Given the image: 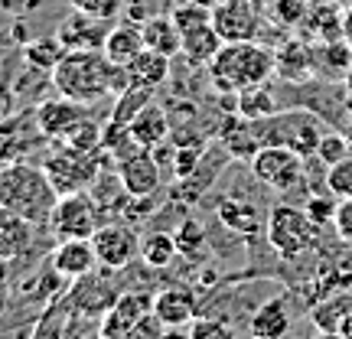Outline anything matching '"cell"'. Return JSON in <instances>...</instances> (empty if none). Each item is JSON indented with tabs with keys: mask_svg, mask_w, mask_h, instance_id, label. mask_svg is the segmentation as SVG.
Wrapping results in <instances>:
<instances>
[{
	"mask_svg": "<svg viewBox=\"0 0 352 339\" xmlns=\"http://www.w3.org/2000/svg\"><path fill=\"white\" fill-rule=\"evenodd\" d=\"M88 105H78V101L65 98V95H56L50 101H39L36 111H33V121H36V131L43 138L59 140L72 124H78L85 118Z\"/></svg>",
	"mask_w": 352,
	"mask_h": 339,
	"instance_id": "obj_14",
	"label": "cell"
},
{
	"mask_svg": "<svg viewBox=\"0 0 352 339\" xmlns=\"http://www.w3.org/2000/svg\"><path fill=\"white\" fill-rule=\"evenodd\" d=\"M336 206H340L336 196H333V199H327V196H310L303 209L310 212V219H314L316 226H333V219H336Z\"/></svg>",
	"mask_w": 352,
	"mask_h": 339,
	"instance_id": "obj_42",
	"label": "cell"
},
{
	"mask_svg": "<svg viewBox=\"0 0 352 339\" xmlns=\"http://www.w3.org/2000/svg\"><path fill=\"white\" fill-rule=\"evenodd\" d=\"M248 333L252 339H284L290 333V314H287V300L274 297V300H264L248 320Z\"/></svg>",
	"mask_w": 352,
	"mask_h": 339,
	"instance_id": "obj_24",
	"label": "cell"
},
{
	"mask_svg": "<svg viewBox=\"0 0 352 339\" xmlns=\"http://www.w3.org/2000/svg\"><path fill=\"white\" fill-rule=\"evenodd\" d=\"M258 134H261V144H280L297 151L300 157H316V147L327 131L310 111H277L258 121Z\"/></svg>",
	"mask_w": 352,
	"mask_h": 339,
	"instance_id": "obj_5",
	"label": "cell"
},
{
	"mask_svg": "<svg viewBox=\"0 0 352 339\" xmlns=\"http://www.w3.org/2000/svg\"><path fill=\"white\" fill-rule=\"evenodd\" d=\"M160 333H164V320L151 310V314H144L134 327L127 329L124 339H160Z\"/></svg>",
	"mask_w": 352,
	"mask_h": 339,
	"instance_id": "obj_43",
	"label": "cell"
},
{
	"mask_svg": "<svg viewBox=\"0 0 352 339\" xmlns=\"http://www.w3.org/2000/svg\"><path fill=\"white\" fill-rule=\"evenodd\" d=\"M65 46L59 36H43V39H33V43H26L23 46V59L30 69H36V72H52L56 65L63 63L65 56Z\"/></svg>",
	"mask_w": 352,
	"mask_h": 339,
	"instance_id": "obj_32",
	"label": "cell"
},
{
	"mask_svg": "<svg viewBox=\"0 0 352 339\" xmlns=\"http://www.w3.org/2000/svg\"><path fill=\"white\" fill-rule=\"evenodd\" d=\"M199 157H202V147L199 144H192V147H176L173 153V173L176 179H186V176L196 173V166H199Z\"/></svg>",
	"mask_w": 352,
	"mask_h": 339,
	"instance_id": "obj_41",
	"label": "cell"
},
{
	"mask_svg": "<svg viewBox=\"0 0 352 339\" xmlns=\"http://www.w3.org/2000/svg\"><path fill=\"white\" fill-rule=\"evenodd\" d=\"M264 235H267V245L274 248L284 261H297L303 254H310L320 245V235H323V226H316L310 212L300 209V206H287L280 202L267 212V222H264Z\"/></svg>",
	"mask_w": 352,
	"mask_h": 339,
	"instance_id": "obj_4",
	"label": "cell"
},
{
	"mask_svg": "<svg viewBox=\"0 0 352 339\" xmlns=\"http://www.w3.org/2000/svg\"><path fill=\"white\" fill-rule=\"evenodd\" d=\"M333 228H336V235H340L342 245H349L352 248V196L349 199H340V206H336V219H333Z\"/></svg>",
	"mask_w": 352,
	"mask_h": 339,
	"instance_id": "obj_44",
	"label": "cell"
},
{
	"mask_svg": "<svg viewBox=\"0 0 352 339\" xmlns=\"http://www.w3.org/2000/svg\"><path fill=\"white\" fill-rule=\"evenodd\" d=\"M43 170L50 176V183L56 186V193L65 196V193L91 189V183H98L101 164H98V153H78L56 144V151L43 160Z\"/></svg>",
	"mask_w": 352,
	"mask_h": 339,
	"instance_id": "obj_7",
	"label": "cell"
},
{
	"mask_svg": "<svg viewBox=\"0 0 352 339\" xmlns=\"http://www.w3.org/2000/svg\"><path fill=\"white\" fill-rule=\"evenodd\" d=\"M314 3H336V0H314Z\"/></svg>",
	"mask_w": 352,
	"mask_h": 339,
	"instance_id": "obj_53",
	"label": "cell"
},
{
	"mask_svg": "<svg viewBox=\"0 0 352 339\" xmlns=\"http://www.w3.org/2000/svg\"><path fill=\"white\" fill-rule=\"evenodd\" d=\"M219 140H222V147H226L232 157H239V160H252L254 153L261 151V134H258V121H248V118H241V114H232L219 124Z\"/></svg>",
	"mask_w": 352,
	"mask_h": 339,
	"instance_id": "obj_19",
	"label": "cell"
},
{
	"mask_svg": "<svg viewBox=\"0 0 352 339\" xmlns=\"http://www.w3.org/2000/svg\"><path fill=\"white\" fill-rule=\"evenodd\" d=\"M127 76H131L134 85H144L157 91L170 78V56H164V52H157V50H140L134 56V63L127 65Z\"/></svg>",
	"mask_w": 352,
	"mask_h": 339,
	"instance_id": "obj_27",
	"label": "cell"
},
{
	"mask_svg": "<svg viewBox=\"0 0 352 339\" xmlns=\"http://www.w3.org/2000/svg\"><path fill=\"white\" fill-rule=\"evenodd\" d=\"M153 101V88H144V85H131L124 91H118V105H114L111 118H108V124H118V127H127L134 118H138L147 105Z\"/></svg>",
	"mask_w": 352,
	"mask_h": 339,
	"instance_id": "obj_31",
	"label": "cell"
},
{
	"mask_svg": "<svg viewBox=\"0 0 352 339\" xmlns=\"http://www.w3.org/2000/svg\"><path fill=\"white\" fill-rule=\"evenodd\" d=\"M56 199H59V193L43 166L20 164V160L0 166V206L3 209L30 219L33 226H43V222H50Z\"/></svg>",
	"mask_w": 352,
	"mask_h": 339,
	"instance_id": "obj_3",
	"label": "cell"
},
{
	"mask_svg": "<svg viewBox=\"0 0 352 339\" xmlns=\"http://www.w3.org/2000/svg\"><path fill=\"white\" fill-rule=\"evenodd\" d=\"M13 108H16V95H13V85L0 76V127L13 118Z\"/></svg>",
	"mask_w": 352,
	"mask_h": 339,
	"instance_id": "obj_45",
	"label": "cell"
},
{
	"mask_svg": "<svg viewBox=\"0 0 352 339\" xmlns=\"http://www.w3.org/2000/svg\"><path fill=\"white\" fill-rule=\"evenodd\" d=\"M352 147H349V140H346V134H323V140H320V147H316V157H320V164L323 166H333V164H340L342 157H349Z\"/></svg>",
	"mask_w": 352,
	"mask_h": 339,
	"instance_id": "obj_39",
	"label": "cell"
},
{
	"mask_svg": "<svg viewBox=\"0 0 352 339\" xmlns=\"http://www.w3.org/2000/svg\"><path fill=\"white\" fill-rule=\"evenodd\" d=\"M7 261H0V314H3V300H7Z\"/></svg>",
	"mask_w": 352,
	"mask_h": 339,
	"instance_id": "obj_47",
	"label": "cell"
},
{
	"mask_svg": "<svg viewBox=\"0 0 352 339\" xmlns=\"http://www.w3.org/2000/svg\"><path fill=\"white\" fill-rule=\"evenodd\" d=\"M153 310V294L140 290V294H121L114 307L104 314V323H101V339H124V333L134 323H138L144 314Z\"/></svg>",
	"mask_w": 352,
	"mask_h": 339,
	"instance_id": "obj_18",
	"label": "cell"
},
{
	"mask_svg": "<svg viewBox=\"0 0 352 339\" xmlns=\"http://www.w3.org/2000/svg\"><path fill=\"white\" fill-rule=\"evenodd\" d=\"M170 17H173V23L179 26V33H189V30H196V26L212 23V7H202L196 0H176L173 7H170Z\"/></svg>",
	"mask_w": 352,
	"mask_h": 339,
	"instance_id": "obj_35",
	"label": "cell"
},
{
	"mask_svg": "<svg viewBox=\"0 0 352 339\" xmlns=\"http://www.w3.org/2000/svg\"><path fill=\"white\" fill-rule=\"evenodd\" d=\"M121 294H114L111 284H104L95 271L85 277H76V287L69 290V307H72V314L76 316H104L108 310L114 307Z\"/></svg>",
	"mask_w": 352,
	"mask_h": 339,
	"instance_id": "obj_15",
	"label": "cell"
},
{
	"mask_svg": "<svg viewBox=\"0 0 352 339\" xmlns=\"http://www.w3.org/2000/svg\"><path fill=\"white\" fill-rule=\"evenodd\" d=\"M314 339H342V336H340V333H323V329H316Z\"/></svg>",
	"mask_w": 352,
	"mask_h": 339,
	"instance_id": "obj_49",
	"label": "cell"
},
{
	"mask_svg": "<svg viewBox=\"0 0 352 339\" xmlns=\"http://www.w3.org/2000/svg\"><path fill=\"white\" fill-rule=\"evenodd\" d=\"M342 134H346V140H349V147H352V118H349V124H346V131H342Z\"/></svg>",
	"mask_w": 352,
	"mask_h": 339,
	"instance_id": "obj_50",
	"label": "cell"
},
{
	"mask_svg": "<svg viewBox=\"0 0 352 339\" xmlns=\"http://www.w3.org/2000/svg\"><path fill=\"white\" fill-rule=\"evenodd\" d=\"M153 314L164 320V327H189L199 316V300L189 287L170 284L153 294Z\"/></svg>",
	"mask_w": 352,
	"mask_h": 339,
	"instance_id": "obj_17",
	"label": "cell"
},
{
	"mask_svg": "<svg viewBox=\"0 0 352 339\" xmlns=\"http://www.w3.org/2000/svg\"><path fill=\"white\" fill-rule=\"evenodd\" d=\"M327 189L336 199H349L352 196V153L342 157L340 164L327 166Z\"/></svg>",
	"mask_w": 352,
	"mask_h": 339,
	"instance_id": "obj_36",
	"label": "cell"
},
{
	"mask_svg": "<svg viewBox=\"0 0 352 339\" xmlns=\"http://www.w3.org/2000/svg\"><path fill=\"white\" fill-rule=\"evenodd\" d=\"M352 316V294H333L327 300L310 307V320L323 333H340V327Z\"/></svg>",
	"mask_w": 352,
	"mask_h": 339,
	"instance_id": "obj_29",
	"label": "cell"
},
{
	"mask_svg": "<svg viewBox=\"0 0 352 339\" xmlns=\"http://www.w3.org/2000/svg\"><path fill=\"white\" fill-rule=\"evenodd\" d=\"M342 82H346V95H349V98H352V65H349V72L342 76Z\"/></svg>",
	"mask_w": 352,
	"mask_h": 339,
	"instance_id": "obj_48",
	"label": "cell"
},
{
	"mask_svg": "<svg viewBox=\"0 0 352 339\" xmlns=\"http://www.w3.org/2000/svg\"><path fill=\"white\" fill-rule=\"evenodd\" d=\"M65 339H76V336H72V327H69V333H65ZM88 339H95V336H88Z\"/></svg>",
	"mask_w": 352,
	"mask_h": 339,
	"instance_id": "obj_52",
	"label": "cell"
},
{
	"mask_svg": "<svg viewBox=\"0 0 352 339\" xmlns=\"http://www.w3.org/2000/svg\"><path fill=\"white\" fill-rule=\"evenodd\" d=\"M228 98L235 101V105H228V111L241 114V118H248V121H264V118H271V114L280 111L274 88L267 85V82H258V85L241 88V91L228 95Z\"/></svg>",
	"mask_w": 352,
	"mask_h": 339,
	"instance_id": "obj_23",
	"label": "cell"
},
{
	"mask_svg": "<svg viewBox=\"0 0 352 339\" xmlns=\"http://www.w3.org/2000/svg\"><path fill=\"white\" fill-rule=\"evenodd\" d=\"M127 134H131V140H134L138 147H144V151H160V144H166V138H170V118H166V111L160 105L151 101V105L127 124Z\"/></svg>",
	"mask_w": 352,
	"mask_h": 339,
	"instance_id": "obj_22",
	"label": "cell"
},
{
	"mask_svg": "<svg viewBox=\"0 0 352 339\" xmlns=\"http://www.w3.org/2000/svg\"><path fill=\"white\" fill-rule=\"evenodd\" d=\"M140 50H147V43H144V30H140V23H134V20L111 23L108 36H104V46H101V52H104L118 69H127Z\"/></svg>",
	"mask_w": 352,
	"mask_h": 339,
	"instance_id": "obj_21",
	"label": "cell"
},
{
	"mask_svg": "<svg viewBox=\"0 0 352 339\" xmlns=\"http://www.w3.org/2000/svg\"><path fill=\"white\" fill-rule=\"evenodd\" d=\"M114 78H118V65L101 50H69L63 63L50 72V82L59 95L88 108L111 95Z\"/></svg>",
	"mask_w": 352,
	"mask_h": 339,
	"instance_id": "obj_1",
	"label": "cell"
},
{
	"mask_svg": "<svg viewBox=\"0 0 352 339\" xmlns=\"http://www.w3.org/2000/svg\"><path fill=\"white\" fill-rule=\"evenodd\" d=\"M33 235H36V226L30 219L0 206V261L23 258L33 248Z\"/></svg>",
	"mask_w": 352,
	"mask_h": 339,
	"instance_id": "obj_20",
	"label": "cell"
},
{
	"mask_svg": "<svg viewBox=\"0 0 352 339\" xmlns=\"http://www.w3.org/2000/svg\"><path fill=\"white\" fill-rule=\"evenodd\" d=\"M140 30H144L147 50L164 52V56H170V59L183 52V33H179V26L173 23L170 10L166 13H151V17L140 23Z\"/></svg>",
	"mask_w": 352,
	"mask_h": 339,
	"instance_id": "obj_25",
	"label": "cell"
},
{
	"mask_svg": "<svg viewBox=\"0 0 352 339\" xmlns=\"http://www.w3.org/2000/svg\"><path fill=\"white\" fill-rule=\"evenodd\" d=\"M320 69V59H316V46L303 43V39H287L284 46L274 50V76H280L284 82H310Z\"/></svg>",
	"mask_w": 352,
	"mask_h": 339,
	"instance_id": "obj_13",
	"label": "cell"
},
{
	"mask_svg": "<svg viewBox=\"0 0 352 339\" xmlns=\"http://www.w3.org/2000/svg\"><path fill=\"white\" fill-rule=\"evenodd\" d=\"M56 144H59V147H69V151H78V153H101V147H104V127L85 114V118H82L78 124L69 127Z\"/></svg>",
	"mask_w": 352,
	"mask_h": 339,
	"instance_id": "obj_30",
	"label": "cell"
},
{
	"mask_svg": "<svg viewBox=\"0 0 352 339\" xmlns=\"http://www.w3.org/2000/svg\"><path fill=\"white\" fill-rule=\"evenodd\" d=\"M219 50H222V36L215 33L212 23H206V26H196V30L183 33V52H179V56H186L189 65L206 69V65L215 59Z\"/></svg>",
	"mask_w": 352,
	"mask_h": 339,
	"instance_id": "obj_28",
	"label": "cell"
},
{
	"mask_svg": "<svg viewBox=\"0 0 352 339\" xmlns=\"http://www.w3.org/2000/svg\"><path fill=\"white\" fill-rule=\"evenodd\" d=\"M127 3L131 0H69L72 10H85L91 17H101V20H118L127 10Z\"/></svg>",
	"mask_w": 352,
	"mask_h": 339,
	"instance_id": "obj_37",
	"label": "cell"
},
{
	"mask_svg": "<svg viewBox=\"0 0 352 339\" xmlns=\"http://www.w3.org/2000/svg\"><path fill=\"white\" fill-rule=\"evenodd\" d=\"M215 215H219V222H222L228 232H235V235H258L264 228V222H267V219H261L258 206L239 202V199H222L215 206Z\"/></svg>",
	"mask_w": 352,
	"mask_h": 339,
	"instance_id": "obj_26",
	"label": "cell"
},
{
	"mask_svg": "<svg viewBox=\"0 0 352 339\" xmlns=\"http://www.w3.org/2000/svg\"><path fill=\"white\" fill-rule=\"evenodd\" d=\"M303 160H307V157H300V153L290 151V147L264 144L261 151L248 160V166H252L254 179L264 183L267 189H274V193H290L294 186H300Z\"/></svg>",
	"mask_w": 352,
	"mask_h": 339,
	"instance_id": "obj_8",
	"label": "cell"
},
{
	"mask_svg": "<svg viewBox=\"0 0 352 339\" xmlns=\"http://www.w3.org/2000/svg\"><path fill=\"white\" fill-rule=\"evenodd\" d=\"M196 3H202V7H215V3H222V0H196Z\"/></svg>",
	"mask_w": 352,
	"mask_h": 339,
	"instance_id": "obj_51",
	"label": "cell"
},
{
	"mask_svg": "<svg viewBox=\"0 0 352 339\" xmlns=\"http://www.w3.org/2000/svg\"><path fill=\"white\" fill-rule=\"evenodd\" d=\"M50 267L59 277H85L98 267V254H95V245L91 239H63L50 254Z\"/></svg>",
	"mask_w": 352,
	"mask_h": 339,
	"instance_id": "obj_16",
	"label": "cell"
},
{
	"mask_svg": "<svg viewBox=\"0 0 352 339\" xmlns=\"http://www.w3.org/2000/svg\"><path fill=\"white\" fill-rule=\"evenodd\" d=\"M176 254H179V245H176L173 232H151L147 239L140 241V258L151 264V267H166V264H173Z\"/></svg>",
	"mask_w": 352,
	"mask_h": 339,
	"instance_id": "obj_33",
	"label": "cell"
},
{
	"mask_svg": "<svg viewBox=\"0 0 352 339\" xmlns=\"http://www.w3.org/2000/svg\"><path fill=\"white\" fill-rule=\"evenodd\" d=\"M50 232L56 239H91L104 222H101V209L98 199L88 193V189H78V193H65L56 199V209L50 215Z\"/></svg>",
	"mask_w": 352,
	"mask_h": 339,
	"instance_id": "obj_6",
	"label": "cell"
},
{
	"mask_svg": "<svg viewBox=\"0 0 352 339\" xmlns=\"http://www.w3.org/2000/svg\"><path fill=\"white\" fill-rule=\"evenodd\" d=\"M111 23L114 20H101V17H91L85 10H72V17H65L59 23L56 36L63 39L65 50H101Z\"/></svg>",
	"mask_w": 352,
	"mask_h": 339,
	"instance_id": "obj_12",
	"label": "cell"
},
{
	"mask_svg": "<svg viewBox=\"0 0 352 339\" xmlns=\"http://www.w3.org/2000/svg\"><path fill=\"white\" fill-rule=\"evenodd\" d=\"M189 333H192V339H235L226 320H206V316H196L189 323Z\"/></svg>",
	"mask_w": 352,
	"mask_h": 339,
	"instance_id": "obj_40",
	"label": "cell"
},
{
	"mask_svg": "<svg viewBox=\"0 0 352 339\" xmlns=\"http://www.w3.org/2000/svg\"><path fill=\"white\" fill-rule=\"evenodd\" d=\"M72 307H69V300H63L59 307H50L46 314L39 316L36 329H33V339H65V333H69V320H72Z\"/></svg>",
	"mask_w": 352,
	"mask_h": 339,
	"instance_id": "obj_34",
	"label": "cell"
},
{
	"mask_svg": "<svg viewBox=\"0 0 352 339\" xmlns=\"http://www.w3.org/2000/svg\"><path fill=\"white\" fill-rule=\"evenodd\" d=\"M261 0H222L212 7V26L222 43H245L258 39L261 30Z\"/></svg>",
	"mask_w": 352,
	"mask_h": 339,
	"instance_id": "obj_9",
	"label": "cell"
},
{
	"mask_svg": "<svg viewBox=\"0 0 352 339\" xmlns=\"http://www.w3.org/2000/svg\"><path fill=\"white\" fill-rule=\"evenodd\" d=\"M118 179L131 199H151L160 189V164L151 151L138 147L134 153H127L124 160H118Z\"/></svg>",
	"mask_w": 352,
	"mask_h": 339,
	"instance_id": "obj_11",
	"label": "cell"
},
{
	"mask_svg": "<svg viewBox=\"0 0 352 339\" xmlns=\"http://www.w3.org/2000/svg\"><path fill=\"white\" fill-rule=\"evenodd\" d=\"M98 264L108 271H121L140 254V239L134 235V228L124 222H104V226L91 235Z\"/></svg>",
	"mask_w": 352,
	"mask_h": 339,
	"instance_id": "obj_10",
	"label": "cell"
},
{
	"mask_svg": "<svg viewBox=\"0 0 352 339\" xmlns=\"http://www.w3.org/2000/svg\"><path fill=\"white\" fill-rule=\"evenodd\" d=\"M173 235H176V245H179V254H189V258L206 245V232H202V226L192 222V219H183V222L176 226Z\"/></svg>",
	"mask_w": 352,
	"mask_h": 339,
	"instance_id": "obj_38",
	"label": "cell"
},
{
	"mask_svg": "<svg viewBox=\"0 0 352 339\" xmlns=\"http://www.w3.org/2000/svg\"><path fill=\"white\" fill-rule=\"evenodd\" d=\"M206 69H209V82L219 95H235L241 88L267 82L274 76V50L261 46L258 39L222 43V50L215 52V59Z\"/></svg>",
	"mask_w": 352,
	"mask_h": 339,
	"instance_id": "obj_2",
	"label": "cell"
},
{
	"mask_svg": "<svg viewBox=\"0 0 352 339\" xmlns=\"http://www.w3.org/2000/svg\"><path fill=\"white\" fill-rule=\"evenodd\" d=\"M160 339H192V333H189V327H164Z\"/></svg>",
	"mask_w": 352,
	"mask_h": 339,
	"instance_id": "obj_46",
	"label": "cell"
}]
</instances>
